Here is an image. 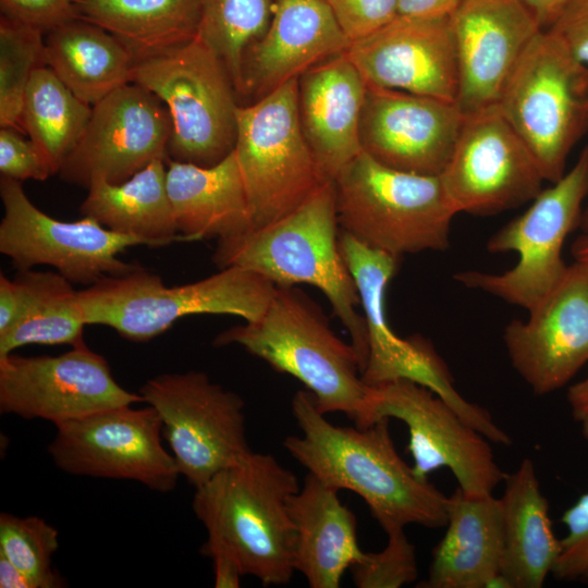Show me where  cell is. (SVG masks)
Listing matches in <instances>:
<instances>
[{"instance_id": "29", "label": "cell", "mask_w": 588, "mask_h": 588, "mask_svg": "<svg viewBox=\"0 0 588 588\" xmlns=\"http://www.w3.org/2000/svg\"><path fill=\"white\" fill-rule=\"evenodd\" d=\"M503 517L501 573L512 588H541L561 550L553 532L549 502L534 462L524 458L504 478L500 498Z\"/></svg>"}, {"instance_id": "19", "label": "cell", "mask_w": 588, "mask_h": 588, "mask_svg": "<svg viewBox=\"0 0 588 588\" xmlns=\"http://www.w3.org/2000/svg\"><path fill=\"white\" fill-rule=\"evenodd\" d=\"M512 367L536 395L567 385L588 364V271L574 262L526 320L503 332Z\"/></svg>"}, {"instance_id": "11", "label": "cell", "mask_w": 588, "mask_h": 588, "mask_svg": "<svg viewBox=\"0 0 588 588\" xmlns=\"http://www.w3.org/2000/svg\"><path fill=\"white\" fill-rule=\"evenodd\" d=\"M342 256L355 280L368 334V358L362 372L367 385L405 379L424 385L494 444L507 440V433L482 406L468 402L454 385L453 377L433 345L414 335L401 338L385 316V292L399 269L400 257L371 248L340 230Z\"/></svg>"}, {"instance_id": "17", "label": "cell", "mask_w": 588, "mask_h": 588, "mask_svg": "<svg viewBox=\"0 0 588 588\" xmlns=\"http://www.w3.org/2000/svg\"><path fill=\"white\" fill-rule=\"evenodd\" d=\"M143 403L114 379L107 359L86 343L50 356L0 357V412L54 426L107 408Z\"/></svg>"}, {"instance_id": "18", "label": "cell", "mask_w": 588, "mask_h": 588, "mask_svg": "<svg viewBox=\"0 0 588 588\" xmlns=\"http://www.w3.org/2000/svg\"><path fill=\"white\" fill-rule=\"evenodd\" d=\"M171 118L151 91L131 82L91 106L86 128L59 175L88 188L122 183L156 159H167Z\"/></svg>"}, {"instance_id": "42", "label": "cell", "mask_w": 588, "mask_h": 588, "mask_svg": "<svg viewBox=\"0 0 588 588\" xmlns=\"http://www.w3.org/2000/svg\"><path fill=\"white\" fill-rule=\"evenodd\" d=\"M550 32L579 63L588 66V0H571Z\"/></svg>"}, {"instance_id": "38", "label": "cell", "mask_w": 588, "mask_h": 588, "mask_svg": "<svg viewBox=\"0 0 588 588\" xmlns=\"http://www.w3.org/2000/svg\"><path fill=\"white\" fill-rule=\"evenodd\" d=\"M566 535L552 574L559 580H588V492L581 494L561 517Z\"/></svg>"}, {"instance_id": "25", "label": "cell", "mask_w": 588, "mask_h": 588, "mask_svg": "<svg viewBox=\"0 0 588 588\" xmlns=\"http://www.w3.org/2000/svg\"><path fill=\"white\" fill-rule=\"evenodd\" d=\"M446 530L432 550L420 588H512L501 573L503 517L500 498L449 497Z\"/></svg>"}, {"instance_id": "12", "label": "cell", "mask_w": 588, "mask_h": 588, "mask_svg": "<svg viewBox=\"0 0 588 588\" xmlns=\"http://www.w3.org/2000/svg\"><path fill=\"white\" fill-rule=\"evenodd\" d=\"M382 418L403 421L409 434L413 470L422 480L448 468L467 495L491 494L507 473L497 463L490 441L430 389L399 379L368 385L358 428Z\"/></svg>"}, {"instance_id": "48", "label": "cell", "mask_w": 588, "mask_h": 588, "mask_svg": "<svg viewBox=\"0 0 588 588\" xmlns=\"http://www.w3.org/2000/svg\"><path fill=\"white\" fill-rule=\"evenodd\" d=\"M571 254L574 262L578 264L588 271V230L581 231L571 246Z\"/></svg>"}, {"instance_id": "40", "label": "cell", "mask_w": 588, "mask_h": 588, "mask_svg": "<svg viewBox=\"0 0 588 588\" xmlns=\"http://www.w3.org/2000/svg\"><path fill=\"white\" fill-rule=\"evenodd\" d=\"M0 173L19 182L45 181L52 172L42 154L16 127L0 128Z\"/></svg>"}, {"instance_id": "45", "label": "cell", "mask_w": 588, "mask_h": 588, "mask_svg": "<svg viewBox=\"0 0 588 588\" xmlns=\"http://www.w3.org/2000/svg\"><path fill=\"white\" fill-rule=\"evenodd\" d=\"M213 566V585L216 588H238L244 576L238 564L224 552L215 551L208 554Z\"/></svg>"}, {"instance_id": "10", "label": "cell", "mask_w": 588, "mask_h": 588, "mask_svg": "<svg viewBox=\"0 0 588 588\" xmlns=\"http://www.w3.org/2000/svg\"><path fill=\"white\" fill-rule=\"evenodd\" d=\"M297 82L237 108L234 152L254 228L290 215L328 182L301 128Z\"/></svg>"}, {"instance_id": "3", "label": "cell", "mask_w": 588, "mask_h": 588, "mask_svg": "<svg viewBox=\"0 0 588 588\" xmlns=\"http://www.w3.org/2000/svg\"><path fill=\"white\" fill-rule=\"evenodd\" d=\"M335 193L326 182L303 205L268 225L218 240L212 262L217 268L253 271L275 286L308 284L329 301L351 338L362 372L368 358V334L355 280L339 243Z\"/></svg>"}, {"instance_id": "13", "label": "cell", "mask_w": 588, "mask_h": 588, "mask_svg": "<svg viewBox=\"0 0 588 588\" xmlns=\"http://www.w3.org/2000/svg\"><path fill=\"white\" fill-rule=\"evenodd\" d=\"M138 393L158 413L180 474L195 489L252 452L243 399L206 372L160 373Z\"/></svg>"}, {"instance_id": "14", "label": "cell", "mask_w": 588, "mask_h": 588, "mask_svg": "<svg viewBox=\"0 0 588 588\" xmlns=\"http://www.w3.org/2000/svg\"><path fill=\"white\" fill-rule=\"evenodd\" d=\"M121 405L56 425L48 453L64 473L137 481L172 491L181 476L162 444V424L149 405Z\"/></svg>"}, {"instance_id": "36", "label": "cell", "mask_w": 588, "mask_h": 588, "mask_svg": "<svg viewBox=\"0 0 588 588\" xmlns=\"http://www.w3.org/2000/svg\"><path fill=\"white\" fill-rule=\"evenodd\" d=\"M58 548V530L41 517L0 514V554L26 576L32 588L64 586L51 562Z\"/></svg>"}, {"instance_id": "5", "label": "cell", "mask_w": 588, "mask_h": 588, "mask_svg": "<svg viewBox=\"0 0 588 588\" xmlns=\"http://www.w3.org/2000/svg\"><path fill=\"white\" fill-rule=\"evenodd\" d=\"M274 291L275 285L266 278L237 267L172 286L137 267L78 291V302L86 324L106 326L123 339L146 342L191 315H233L256 321Z\"/></svg>"}, {"instance_id": "8", "label": "cell", "mask_w": 588, "mask_h": 588, "mask_svg": "<svg viewBox=\"0 0 588 588\" xmlns=\"http://www.w3.org/2000/svg\"><path fill=\"white\" fill-rule=\"evenodd\" d=\"M535 157L546 181L565 173L573 147L588 130V66L548 30L531 40L497 105Z\"/></svg>"}, {"instance_id": "21", "label": "cell", "mask_w": 588, "mask_h": 588, "mask_svg": "<svg viewBox=\"0 0 588 588\" xmlns=\"http://www.w3.org/2000/svg\"><path fill=\"white\" fill-rule=\"evenodd\" d=\"M367 85L455 102L458 69L450 16L399 14L345 51Z\"/></svg>"}, {"instance_id": "28", "label": "cell", "mask_w": 588, "mask_h": 588, "mask_svg": "<svg viewBox=\"0 0 588 588\" xmlns=\"http://www.w3.org/2000/svg\"><path fill=\"white\" fill-rule=\"evenodd\" d=\"M167 189L180 242L218 241L254 228L234 150L211 167L168 160Z\"/></svg>"}, {"instance_id": "26", "label": "cell", "mask_w": 588, "mask_h": 588, "mask_svg": "<svg viewBox=\"0 0 588 588\" xmlns=\"http://www.w3.org/2000/svg\"><path fill=\"white\" fill-rule=\"evenodd\" d=\"M78 291L59 272L0 275V357L27 344H84Z\"/></svg>"}, {"instance_id": "15", "label": "cell", "mask_w": 588, "mask_h": 588, "mask_svg": "<svg viewBox=\"0 0 588 588\" xmlns=\"http://www.w3.org/2000/svg\"><path fill=\"white\" fill-rule=\"evenodd\" d=\"M0 197V253L19 271L49 266L86 287L139 267L119 257L126 248L143 245L138 238L113 232L89 217L57 220L36 207L22 182L12 179L1 176Z\"/></svg>"}, {"instance_id": "39", "label": "cell", "mask_w": 588, "mask_h": 588, "mask_svg": "<svg viewBox=\"0 0 588 588\" xmlns=\"http://www.w3.org/2000/svg\"><path fill=\"white\" fill-rule=\"evenodd\" d=\"M352 41L389 24L400 14V0H324Z\"/></svg>"}, {"instance_id": "27", "label": "cell", "mask_w": 588, "mask_h": 588, "mask_svg": "<svg viewBox=\"0 0 588 588\" xmlns=\"http://www.w3.org/2000/svg\"><path fill=\"white\" fill-rule=\"evenodd\" d=\"M338 492L308 473L287 500L294 568L311 588H339L345 571L365 554L357 541L356 517Z\"/></svg>"}, {"instance_id": "47", "label": "cell", "mask_w": 588, "mask_h": 588, "mask_svg": "<svg viewBox=\"0 0 588 588\" xmlns=\"http://www.w3.org/2000/svg\"><path fill=\"white\" fill-rule=\"evenodd\" d=\"M0 587L32 588L26 576L2 554H0Z\"/></svg>"}, {"instance_id": "24", "label": "cell", "mask_w": 588, "mask_h": 588, "mask_svg": "<svg viewBox=\"0 0 588 588\" xmlns=\"http://www.w3.org/2000/svg\"><path fill=\"white\" fill-rule=\"evenodd\" d=\"M366 88V82L345 52L298 76L301 128L328 181H333L362 151L359 124Z\"/></svg>"}, {"instance_id": "4", "label": "cell", "mask_w": 588, "mask_h": 588, "mask_svg": "<svg viewBox=\"0 0 588 588\" xmlns=\"http://www.w3.org/2000/svg\"><path fill=\"white\" fill-rule=\"evenodd\" d=\"M231 344L301 381L322 414L342 413L359 424L368 385L362 379L358 355L298 286H275L258 320L231 327L213 340L218 347Z\"/></svg>"}, {"instance_id": "30", "label": "cell", "mask_w": 588, "mask_h": 588, "mask_svg": "<svg viewBox=\"0 0 588 588\" xmlns=\"http://www.w3.org/2000/svg\"><path fill=\"white\" fill-rule=\"evenodd\" d=\"M45 54L56 75L90 106L131 83L136 63L117 37L79 17L45 35Z\"/></svg>"}, {"instance_id": "31", "label": "cell", "mask_w": 588, "mask_h": 588, "mask_svg": "<svg viewBox=\"0 0 588 588\" xmlns=\"http://www.w3.org/2000/svg\"><path fill=\"white\" fill-rule=\"evenodd\" d=\"M167 159H156L122 183L96 182L81 206L102 226L160 247L180 242L167 189Z\"/></svg>"}, {"instance_id": "44", "label": "cell", "mask_w": 588, "mask_h": 588, "mask_svg": "<svg viewBox=\"0 0 588 588\" xmlns=\"http://www.w3.org/2000/svg\"><path fill=\"white\" fill-rule=\"evenodd\" d=\"M566 396L572 417L581 436L588 440V371L581 380L568 387Z\"/></svg>"}, {"instance_id": "46", "label": "cell", "mask_w": 588, "mask_h": 588, "mask_svg": "<svg viewBox=\"0 0 588 588\" xmlns=\"http://www.w3.org/2000/svg\"><path fill=\"white\" fill-rule=\"evenodd\" d=\"M542 30L548 29L571 0H522Z\"/></svg>"}, {"instance_id": "2", "label": "cell", "mask_w": 588, "mask_h": 588, "mask_svg": "<svg viewBox=\"0 0 588 588\" xmlns=\"http://www.w3.org/2000/svg\"><path fill=\"white\" fill-rule=\"evenodd\" d=\"M296 475L268 453L249 452L195 489L192 507L207 530L204 556L220 551L262 586L290 583L294 528L287 511Z\"/></svg>"}, {"instance_id": "6", "label": "cell", "mask_w": 588, "mask_h": 588, "mask_svg": "<svg viewBox=\"0 0 588 588\" xmlns=\"http://www.w3.org/2000/svg\"><path fill=\"white\" fill-rule=\"evenodd\" d=\"M332 182L340 229L363 244L400 258L450 247L457 212L439 176L388 168L362 150Z\"/></svg>"}, {"instance_id": "1", "label": "cell", "mask_w": 588, "mask_h": 588, "mask_svg": "<svg viewBox=\"0 0 588 588\" xmlns=\"http://www.w3.org/2000/svg\"><path fill=\"white\" fill-rule=\"evenodd\" d=\"M291 406L302 436L286 437L283 448L327 486L360 497L385 534L407 525H446L449 497L400 456L389 418L367 428L333 425L308 390L297 391Z\"/></svg>"}, {"instance_id": "7", "label": "cell", "mask_w": 588, "mask_h": 588, "mask_svg": "<svg viewBox=\"0 0 588 588\" xmlns=\"http://www.w3.org/2000/svg\"><path fill=\"white\" fill-rule=\"evenodd\" d=\"M132 82L169 111L168 160L211 167L234 150L237 91L222 61L198 36L137 60Z\"/></svg>"}, {"instance_id": "49", "label": "cell", "mask_w": 588, "mask_h": 588, "mask_svg": "<svg viewBox=\"0 0 588 588\" xmlns=\"http://www.w3.org/2000/svg\"><path fill=\"white\" fill-rule=\"evenodd\" d=\"M579 228L581 231L588 230V205L583 210Z\"/></svg>"}, {"instance_id": "23", "label": "cell", "mask_w": 588, "mask_h": 588, "mask_svg": "<svg viewBox=\"0 0 588 588\" xmlns=\"http://www.w3.org/2000/svg\"><path fill=\"white\" fill-rule=\"evenodd\" d=\"M350 45L324 0H273L267 30L244 54L242 96L257 100Z\"/></svg>"}, {"instance_id": "9", "label": "cell", "mask_w": 588, "mask_h": 588, "mask_svg": "<svg viewBox=\"0 0 588 588\" xmlns=\"http://www.w3.org/2000/svg\"><path fill=\"white\" fill-rule=\"evenodd\" d=\"M588 196V145L574 167L542 191L518 217L487 241L489 253L515 252L516 264L502 273L467 270L454 274L464 286L479 290L530 311L561 282L568 266L562 250L580 225Z\"/></svg>"}, {"instance_id": "41", "label": "cell", "mask_w": 588, "mask_h": 588, "mask_svg": "<svg viewBox=\"0 0 588 588\" xmlns=\"http://www.w3.org/2000/svg\"><path fill=\"white\" fill-rule=\"evenodd\" d=\"M1 15L44 35L77 17L74 0H0Z\"/></svg>"}, {"instance_id": "16", "label": "cell", "mask_w": 588, "mask_h": 588, "mask_svg": "<svg viewBox=\"0 0 588 588\" xmlns=\"http://www.w3.org/2000/svg\"><path fill=\"white\" fill-rule=\"evenodd\" d=\"M439 177L457 213L479 217L531 201L546 181L535 157L497 106L465 115Z\"/></svg>"}, {"instance_id": "33", "label": "cell", "mask_w": 588, "mask_h": 588, "mask_svg": "<svg viewBox=\"0 0 588 588\" xmlns=\"http://www.w3.org/2000/svg\"><path fill=\"white\" fill-rule=\"evenodd\" d=\"M91 106L81 100L48 66L34 71L25 90L21 125L52 174L81 139Z\"/></svg>"}, {"instance_id": "20", "label": "cell", "mask_w": 588, "mask_h": 588, "mask_svg": "<svg viewBox=\"0 0 588 588\" xmlns=\"http://www.w3.org/2000/svg\"><path fill=\"white\" fill-rule=\"evenodd\" d=\"M464 119L455 102L367 85L359 124L362 150L388 168L439 176Z\"/></svg>"}, {"instance_id": "34", "label": "cell", "mask_w": 588, "mask_h": 588, "mask_svg": "<svg viewBox=\"0 0 588 588\" xmlns=\"http://www.w3.org/2000/svg\"><path fill=\"white\" fill-rule=\"evenodd\" d=\"M272 7L273 0H200L197 36L222 61L237 95L245 51L267 30Z\"/></svg>"}, {"instance_id": "35", "label": "cell", "mask_w": 588, "mask_h": 588, "mask_svg": "<svg viewBox=\"0 0 588 588\" xmlns=\"http://www.w3.org/2000/svg\"><path fill=\"white\" fill-rule=\"evenodd\" d=\"M47 65L45 35L1 15L0 126L21 125L25 90L34 73Z\"/></svg>"}, {"instance_id": "37", "label": "cell", "mask_w": 588, "mask_h": 588, "mask_svg": "<svg viewBox=\"0 0 588 588\" xmlns=\"http://www.w3.org/2000/svg\"><path fill=\"white\" fill-rule=\"evenodd\" d=\"M388 543L380 552L364 554L351 567L352 579L358 588H400L412 584L418 576L414 544L404 529L387 534Z\"/></svg>"}, {"instance_id": "32", "label": "cell", "mask_w": 588, "mask_h": 588, "mask_svg": "<svg viewBox=\"0 0 588 588\" xmlns=\"http://www.w3.org/2000/svg\"><path fill=\"white\" fill-rule=\"evenodd\" d=\"M76 16L117 37L136 61L198 35L200 0H74Z\"/></svg>"}, {"instance_id": "43", "label": "cell", "mask_w": 588, "mask_h": 588, "mask_svg": "<svg viewBox=\"0 0 588 588\" xmlns=\"http://www.w3.org/2000/svg\"><path fill=\"white\" fill-rule=\"evenodd\" d=\"M464 0H400V14L450 16Z\"/></svg>"}, {"instance_id": "22", "label": "cell", "mask_w": 588, "mask_h": 588, "mask_svg": "<svg viewBox=\"0 0 588 588\" xmlns=\"http://www.w3.org/2000/svg\"><path fill=\"white\" fill-rule=\"evenodd\" d=\"M464 115L498 105L534 37L542 30L522 0H464L450 15Z\"/></svg>"}]
</instances>
